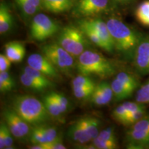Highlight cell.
<instances>
[{"label":"cell","mask_w":149,"mask_h":149,"mask_svg":"<svg viewBox=\"0 0 149 149\" xmlns=\"http://www.w3.org/2000/svg\"><path fill=\"white\" fill-rule=\"evenodd\" d=\"M107 24L113 39L115 51L125 61H133L136 50L144 35L117 18L109 19Z\"/></svg>","instance_id":"cell-1"},{"label":"cell","mask_w":149,"mask_h":149,"mask_svg":"<svg viewBox=\"0 0 149 149\" xmlns=\"http://www.w3.org/2000/svg\"><path fill=\"white\" fill-rule=\"evenodd\" d=\"M11 108L32 126L45 124L51 117L44 102L29 95L15 97L11 101Z\"/></svg>","instance_id":"cell-2"},{"label":"cell","mask_w":149,"mask_h":149,"mask_svg":"<svg viewBox=\"0 0 149 149\" xmlns=\"http://www.w3.org/2000/svg\"><path fill=\"white\" fill-rule=\"evenodd\" d=\"M77 68L81 74H94L102 79L111 77L116 72L111 61L101 54L90 50H86L78 57Z\"/></svg>","instance_id":"cell-3"},{"label":"cell","mask_w":149,"mask_h":149,"mask_svg":"<svg viewBox=\"0 0 149 149\" xmlns=\"http://www.w3.org/2000/svg\"><path fill=\"white\" fill-rule=\"evenodd\" d=\"M87 39L79 27L68 26L61 29L57 43L74 57H78L88 47Z\"/></svg>","instance_id":"cell-4"},{"label":"cell","mask_w":149,"mask_h":149,"mask_svg":"<svg viewBox=\"0 0 149 149\" xmlns=\"http://www.w3.org/2000/svg\"><path fill=\"white\" fill-rule=\"evenodd\" d=\"M42 54L59 70L69 72L74 67V57L57 43L48 44L42 48Z\"/></svg>","instance_id":"cell-5"},{"label":"cell","mask_w":149,"mask_h":149,"mask_svg":"<svg viewBox=\"0 0 149 149\" xmlns=\"http://www.w3.org/2000/svg\"><path fill=\"white\" fill-rule=\"evenodd\" d=\"M127 148H149V116H145L132 125L126 133Z\"/></svg>","instance_id":"cell-6"},{"label":"cell","mask_w":149,"mask_h":149,"mask_svg":"<svg viewBox=\"0 0 149 149\" xmlns=\"http://www.w3.org/2000/svg\"><path fill=\"white\" fill-rule=\"evenodd\" d=\"M59 25L43 13L33 16L31 24V35L37 41H44L58 32Z\"/></svg>","instance_id":"cell-7"},{"label":"cell","mask_w":149,"mask_h":149,"mask_svg":"<svg viewBox=\"0 0 149 149\" xmlns=\"http://www.w3.org/2000/svg\"><path fill=\"white\" fill-rule=\"evenodd\" d=\"M3 119L15 138L23 139L29 137L31 131L30 124L12 108L3 111Z\"/></svg>","instance_id":"cell-8"},{"label":"cell","mask_w":149,"mask_h":149,"mask_svg":"<svg viewBox=\"0 0 149 149\" xmlns=\"http://www.w3.org/2000/svg\"><path fill=\"white\" fill-rule=\"evenodd\" d=\"M111 0H77L73 13L78 17H91L102 14L108 10Z\"/></svg>","instance_id":"cell-9"},{"label":"cell","mask_w":149,"mask_h":149,"mask_svg":"<svg viewBox=\"0 0 149 149\" xmlns=\"http://www.w3.org/2000/svg\"><path fill=\"white\" fill-rule=\"evenodd\" d=\"M27 63L29 66L42 72L50 79L59 77V70L43 54H32L28 57Z\"/></svg>","instance_id":"cell-10"},{"label":"cell","mask_w":149,"mask_h":149,"mask_svg":"<svg viewBox=\"0 0 149 149\" xmlns=\"http://www.w3.org/2000/svg\"><path fill=\"white\" fill-rule=\"evenodd\" d=\"M133 61L139 74H149V35H144L139 43Z\"/></svg>","instance_id":"cell-11"},{"label":"cell","mask_w":149,"mask_h":149,"mask_svg":"<svg viewBox=\"0 0 149 149\" xmlns=\"http://www.w3.org/2000/svg\"><path fill=\"white\" fill-rule=\"evenodd\" d=\"M59 137L55 127L43 124L33 126L29 138L32 144H46Z\"/></svg>","instance_id":"cell-12"},{"label":"cell","mask_w":149,"mask_h":149,"mask_svg":"<svg viewBox=\"0 0 149 149\" xmlns=\"http://www.w3.org/2000/svg\"><path fill=\"white\" fill-rule=\"evenodd\" d=\"M89 25L95 31L104 44V51L113 53L115 51L113 39L110 33L107 22L99 19H85Z\"/></svg>","instance_id":"cell-13"},{"label":"cell","mask_w":149,"mask_h":149,"mask_svg":"<svg viewBox=\"0 0 149 149\" xmlns=\"http://www.w3.org/2000/svg\"><path fill=\"white\" fill-rule=\"evenodd\" d=\"M67 135L72 141L80 145L87 144L91 141H92L90 135L79 120L70 126L68 130Z\"/></svg>","instance_id":"cell-14"},{"label":"cell","mask_w":149,"mask_h":149,"mask_svg":"<svg viewBox=\"0 0 149 149\" xmlns=\"http://www.w3.org/2000/svg\"><path fill=\"white\" fill-rule=\"evenodd\" d=\"M26 54V48L19 42H10L5 45V55L13 63H18L23 60Z\"/></svg>","instance_id":"cell-15"},{"label":"cell","mask_w":149,"mask_h":149,"mask_svg":"<svg viewBox=\"0 0 149 149\" xmlns=\"http://www.w3.org/2000/svg\"><path fill=\"white\" fill-rule=\"evenodd\" d=\"M13 17L10 8L4 1L0 3V33L1 35L8 33L13 26Z\"/></svg>","instance_id":"cell-16"},{"label":"cell","mask_w":149,"mask_h":149,"mask_svg":"<svg viewBox=\"0 0 149 149\" xmlns=\"http://www.w3.org/2000/svg\"><path fill=\"white\" fill-rule=\"evenodd\" d=\"M43 8L54 13L66 12L73 6V0H43Z\"/></svg>","instance_id":"cell-17"},{"label":"cell","mask_w":149,"mask_h":149,"mask_svg":"<svg viewBox=\"0 0 149 149\" xmlns=\"http://www.w3.org/2000/svg\"><path fill=\"white\" fill-rule=\"evenodd\" d=\"M111 85L115 101L120 102L126 100L130 97L133 93V91L128 88L122 81H120L116 77L113 80Z\"/></svg>","instance_id":"cell-18"},{"label":"cell","mask_w":149,"mask_h":149,"mask_svg":"<svg viewBox=\"0 0 149 149\" xmlns=\"http://www.w3.org/2000/svg\"><path fill=\"white\" fill-rule=\"evenodd\" d=\"M79 121L84 126L91 139H94L100 133V128L101 122L98 119L93 117H85L79 119Z\"/></svg>","instance_id":"cell-19"},{"label":"cell","mask_w":149,"mask_h":149,"mask_svg":"<svg viewBox=\"0 0 149 149\" xmlns=\"http://www.w3.org/2000/svg\"><path fill=\"white\" fill-rule=\"evenodd\" d=\"M23 72L26 73L30 77L33 78L35 80H36L37 82L44 86L46 89L51 88L54 86V84L52 82L50 78H48L47 76H46L45 74H44L39 70L29 66V65L27 66L24 67Z\"/></svg>","instance_id":"cell-20"},{"label":"cell","mask_w":149,"mask_h":149,"mask_svg":"<svg viewBox=\"0 0 149 149\" xmlns=\"http://www.w3.org/2000/svg\"><path fill=\"white\" fill-rule=\"evenodd\" d=\"M43 102H44L46 109L49 115H51V117L57 119V120H60L64 113L59 108L58 103L55 101V99L51 95V93L46 95L44 97Z\"/></svg>","instance_id":"cell-21"},{"label":"cell","mask_w":149,"mask_h":149,"mask_svg":"<svg viewBox=\"0 0 149 149\" xmlns=\"http://www.w3.org/2000/svg\"><path fill=\"white\" fill-rule=\"evenodd\" d=\"M13 135L4 121L0 123V148H13Z\"/></svg>","instance_id":"cell-22"},{"label":"cell","mask_w":149,"mask_h":149,"mask_svg":"<svg viewBox=\"0 0 149 149\" xmlns=\"http://www.w3.org/2000/svg\"><path fill=\"white\" fill-rule=\"evenodd\" d=\"M135 17L139 23L149 26V0L144 1L137 6Z\"/></svg>","instance_id":"cell-23"},{"label":"cell","mask_w":149,"mask_h":149,"mask_svg":"<svg viewBox=\"0 0 149 149\" xmlns=\"http://www.w3.org/2000/svg\"><path fill=\"white\" fill-rule=\"evenodd\" d=\"M15 86V81L8 71L0 72V91L6 93L12 91Z\"/></svg>","instance_id":"cell-24"},{"label":"cell","mask_w":149,"mask_h":149,"mask_svg":"<svg viewBox=\"0 0 149 149\" xmlns=\"http://www.w3.org/2000/svg\"><path fill=\"white\" fill-rule=\"evenodd\" d=\"M22 13L25 17L35 16L38 10L33 4L31 0H15Z\"/></svg>","instance_id":"cell-25"},{"label":"cell","mask_w":149,"mask_h":149,"mask_svg":"<svg viewBox=\"0 0 149 149\" xmlns=\"http://www.w3.org/2000/svg\"><path fill=\"white\" fill-rule=\"evenodd\" d=\"M116 78L120 81H122L128 88H129L133 92L139 86V81L137 78L135 76L126 72H121L117 73Z\"/></svg>","instance_id":"cell-26"},{"label":"cell","mask_w":149,"mask_h":149,"mask_svg":"<svg viewBox=\"0 0 149 149\" xmlns=\"http://www.w3.org/2000/svg\"><path fill=\"white\" fill-rule=\"evenodd\" d=\"M20 81L26 88L31 89V90L35 91H43L46 90V88L44 86L37 82L36 80L30 77L29 75H28L26 73L24 72H22L21 76H20Z\"/></svg>","instance_id":"cell-27"},{"label":"cell","mask_w":149,"mask_h":149,"mask_svg":"<svg viewBox=\"0 0 149 149\" xmlns=\"http://www.w3.org/2000/svg\"><path fill=\"white\" fill-rule=\"evenodd\" d=\"M96 84L95 81L87 75L80 74L74 77L72 81V88H89V87H95Z\"/></svg>","instance_id":"cell-28"},{"label":"cell","mask_w":149,"mask_h":149,"mask_svg":"<svg viewBox=\"0 0 149 149\" xmlns=\"http://www.w3.org/2000/svg\"><path fill=\"white\" fill-rule=\"evenodd\" d=\"M146 108L139 109L137 111L133 112V113H130L123 119L120 124L124 126H132L135 123L140 120L141 118L146 116Z\"/></svg>","instance_id":"cell-29"},{"label":"cell","mask_w":149,"mask_h":149,"mask_svg":"<svg viewBox=\"0 0 149 149\" xmlns=\"http://www.w3.org/2000/svg\"><path fill=\"white\" fill-rule=\"evenodd\" d=\"M31 149H65L66 147L61 143V137H59L53 141L46 144H33L30 147Z\"/></svg>","instance_id":"cell-30"},{"label":"cell","mask_w":149,"mask_h":149,"mask_svg":"<svg viewBox=\"0 0 149 149\" xmlns=\"http://www.w3.org/2000/svg\"><path fill=\"white\" fill-rule=\"evenodd\" d=\"M135 99L136 102L141 104H149V80L137 91Z\"/></svg>","instance_id":"cell-31"},{"label":"cell","mask_w":149,"mask_h":149,"mask_svg":"<svg viewBox=\"0 0 149 149\" xmlns=\"http://www.w3.org/2000/svg\"><path fill=\"white\" fill-rule=\"evenodd\" d=\"M92 142L97 149H115L117 148V140H104L95 137L93 139Z\"/></svg>","instance_id":"cell-32"},{"label":"cell","mask_w":149,"mask_h":149,"mask_svg":"<svg viewBox=\"0 0 149 149\" xmlns=\"http://www.w3.org/2000/svg\"><path fill=\"white\" fill-rule=\"evenodd\" d=\"M95 88V87L72 88V91H73V95L76 98L79 100H85L91 99Z\"/></svg>","instance_id":"cell-33"},{"label":"cell","mask_w":149,"mask_h":149,"mask_svg":"<svg viewBox=\"0 0 149 149\" xmlns=\"http://www.w3.org/2000/svg\"><path fill=\"white\" fill-rule=\"evenodd\" d=\"M97 88L102 93V95L106 98L108 102L110 103L114 97H113V92L112 89L111 85L110 84L106 82V81H102L99 84L96 85Z\"/></svg>","instance_id":"cell-34"},{"label":"cell","mask_w":149,"mask_h":149,"mask_svg":"<svg viewBox=\"0 0 149 149\" xmlns=\"http://www.w3.org/2000/svg\"><path fill=\"white\" fill-rule=\"evenodd\" d=\"M51 94L53 96V97L55 99V101L58 103L59 108L64 114L69 109V102H68V99L61 93L52 92Z\"/></svg>","instance_id":"cell-35"},{"label":"cell","mask_w":149,"mask_h":149,"mask_svg":"<svg viewBox=\"0 0 149 149\" xmlns=\"http://www.w3.org/2000/svg\"><path fill=\"white\" fill-rule=\"evenodd\" d=\"M91 100L93 104L97 106H104L109 104V102L104 97L102 93L97 88L96 86L91 97Z\"/></svg>","instance_id":"cell-36"},{"label":"cell","mask_w":149,"mask_h":149,"mask_svg":"<svg viewBox=\"0 0 149 149\" xmlns=\"http://www.w3.org/2000/svg\"><path fill=\"white\" fill-rule=\"evenodd\" d=\"M97 138L104 139V140H114L117 141L116 135H115L114 128L109 127L102 130L97 135Z\"/></svg>","instance_id":"cell-37"},{"label":"cell","mask_w":149,"mask_h":149,"mask_svg":"<svg viewBox=\"0 0 149 149\" xmlns=\"http://www.w3.org/2000/svg\"><path fill=\"white\" fill-rule=\"evenodd\" d=\"M128 114L127 110L125 109L123 104L119 105L113 111V117L117 122L121 123L123 119Z\"/></svg>","instance_id":"cell-38"},{"label":"cell","mask_w":149,"mask_h":149,"mask_svg":"<svg viewBox=\"0 0 149 149\" xmlns=\"http://www.w3.org/2000/svg\"><path fill=\"white\" fill-rule=\"evenodd\" d=\"M10 59L5 54L0 55V72L8 71L11 66Z\"/></svg>","instance_id":"cell-39"},{"label":"cell","mask_w":149,"mask_h":149,"mask_svg":"<svg viewBox=\"0 0 149 149\" xmlns=\"http://www.w3.org/2000/svg\"><path fill=\"white\" fill-rule=\"evenodd\" d=\"M117 6H125L131 2L132 0H111Z\"/></svg>","instance_id":"cell-40"},{"label":"cell","mask_w":149,"mask_h":149,"mask_svg":"<svg viewBox=\"0 0 149 149\" xmlns=\"http://www.w3.org/2000/svg\"><path fill=\"white\" fill-rule=\"evenodd\" d=\"M31 1L38 11H40L43 7V0H31Z\"/></svg>","instance_id":"cell-41"}]
</instances>
